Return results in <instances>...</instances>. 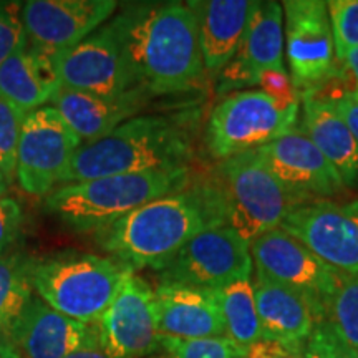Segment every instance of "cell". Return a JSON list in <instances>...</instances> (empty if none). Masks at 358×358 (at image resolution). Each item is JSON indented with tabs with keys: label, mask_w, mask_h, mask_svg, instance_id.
Returning <instances> with one entry per match:
<instances>
[{
	"label": "cell",
	"mask_w": 358,
	"mask_h": 358,
	"mask_svg": "<svg viewBox=\"0 0 358 358\" xmlns=\"http://www.w3.org/2000/svg\"><path fill=\"white\" fill-rule=\"evenodd\" d=\"M227 226V209L214 174L192 178L185 189L155 199L96 232L100 248L134 272H158L201 232Z\"/></svg>",
	"instance_id": "6da1fadb"
},
{
	"label": "cell",
	"mask_w": 358,
	"mask_h": 358,
	"mask_svg": "<svg viewBox=\"0 0 358 358\" xmlns=\"http://www.w3.org/2000/svg\"><path fill=\"white\" fill-rule=\"evenodd\" d=\"M111 24L122 40L133 82L148 96L201 87L206 69L198 22L187 3L131 6Z\"/></svg>",
	"instance_id": "7a4b0ae2"
},
{
	"label": "cell",
	"mask_w": 358,
	"mask_h": 358,
	"mask_svg": "<svg viewBox=\"0 0 358 358\" xmlns=\"http://www.w3.org/2000/svg\"><path fill=\"white\" fill-rule=\"evenodd\" d=\"M192 159L194 143L186 123L173 116H134L103 140L80 148L60 186L118 174L191 168Z\"/></svg>",
	"instance_id": "3957f363"
},
{
	"label": "cell",
	"mask_w": 358,
	"mask_h": 358,
	"mask_svg": "<svg viewBox=\"0 0 358 358\" xmlns=\"http://www.w3.org/2000/svg\"><path fill=\"white\" fill-rule=\"evenodd\" d=\"M192 178L191 168H181L88 179L55 187L43 206L73 231L96 234L141 206L185 189Z\"/></svg>",
	"instance_id": "277c9868"
},
{
	"label": "cell",
	"mask_w": 358,
	"mask_h": 358,
	"mask_svg": "<svg viewBox=\"0 0 358 358\" xmlns=\"http://www.w3.org/2000/svg\"><path fill=\"white\" fill-rule=\"evenodd\" d=\"M133 268L110 256L62 252L34 259V294L57 312L83 324H96Z\"/></svg>",
	"instance_id": "5b68a950"
},
{
	"label": "cell",
	"mask_w": 358,
	"mask_h": 358,
	"mask_svg": "<svg viewBox=\"0 0 358 358\" xmlns=\"http://www.w3.org/2000/svg\"><path fill=\"white\" fill-rule=\"evenodd\" d=\"M227 209V226L250 244L280 227L299 206L312 203L285 187L257 150L219 161L214 171Z\"/></svg>",
	"instance_id": "8992f818"
},
{
	"label": "cell",
	"mask_w": 358,
	"mask_h": 358,
	"mask_svg": "<svg viewBox=\"0 0 358 358\" xmlns=\"http://www.w3.org/2000/svg\"><path fill=\"white\" fill-rule=\"evenodd\" d=\"M301 101H285L261 88L222 96L206 123L204 145L213 159L224 161L259 150L299 127Z\"/></svg>",
	"instance_id": "52a82bcc"
},
{
	"label": "cell",
	"mask_w": 358,
	"mask_h": 358,
	"mask_svg": "<svg viewBox=\"0 0 358 358\" xmlns=\"http://www.w3.org/2000/svg\"><path fill=\"white\" fill-rule=\"evenodd\" d=\"M284 47L289 75L301 100L324 90L338 73L327 2L285 0Z\"/></svg>",
	"instance_id": "ba28073f"
},
{
	"label": "cell",
	"mask_w": 358,
	"mask_h": 358,
	"mask_svg": "<svg viewBox=\"0 0 358 358\" xmlns=\"http://www.w3.org/2000/svg\"><path fill=\"white\" fill-rule=\"evenodd\" d=\"M250 244L229 226L198 234L158 274V284L219 290L232 282L252 277Z\"/></svg>",
	"instance_id": "9c48e42d"
},
{
	"label": "cell",
	"mask_w": 358,
	"mask_h": 358,
	"mask_svg": "<svg viewBox=\"0 0 358 358\" xmlns=\"http://www.w3.org/2000/svg\"><path fill=\"white\" fill-rule=\"evenodd\" d=\"M82 146L78 134L52 106L27 115L15 173L22 189L32 196L50 194L60 186L66 168Z\"/></svg>",
	"instance_id": "30bf717a"
},
{
	"label": "cell",
	"mask_w": 358,
	"mask_h": 358,
	"mask_svg": "<svg viewBox=\"0 0 358 358\" xmlns=\"http://www.w3.org/2000/svg\"><path fill=\"white\" fill-rule=\"evenodd\" d=\"M280 229L340 274L358 275V201L302 204L284 219Z\"/></svg>",
	"instance_id": "8fae6325"
},
{
	"label": "cell",
	"mask_w": 358,
	"mask_h": 358,
	"mask_svg": "<svg viewBox=\"0 0 358 358\" xmlns=\"http://www.w3.org/2000/svg\"><path fill=\"white\" fill-rule=\"evenodd\" d=\"M96 332L111 358H150L159 353L155 289L136 272L128 275L96 322Z\"/></svg>",
	"instance_id": "7c38bea8"
},
{
	"label": "cell",
	"mask_w": 358,
	"mask_h": 358,
	"mask_svg": "<svg viewBox=\"0 0 358 358\" xmlns=\"http://www.w3.org/2000/svg\"><path fill=\"white\" fill-rule=\"evenodd\" d=\"M250 256L256 271L306 295L324 322L325 302L338 287L343 274L327 266L301 241L280 227L254 239L250 243Z\"/></svg>",
	"instance_id": "4fadbf2b"
},
{
	"label": "cell",
	"mask_w": 358,
	"mask_h": 358,
	"mask_svg": "<svg viewBox=\"0 0 358 358\" xmlns=\"http://www.w3.org/2000/svg\"><path fill=\"white\" fill-rule=\"evenodd\" d=\"M62 88L98 96H122L134 92L122 40L111 20L70 50L57 53Z\"/></svg>",
	"instance_id": "5bb4252c"
},
{
	"label": "cell",
	"mask_w": 358,
	"mask_h": 358,
	"mask_svg": "<svg viewBox=\"0 0 358 358\" xmlns=\"http://www.w3.org/2000/svg\"><path fill=\"white\" fill-rule=\"evenodd\" d=\"M116 8L115 0H29L22 22L32 47L62 53L96 32Z\"/></svg>",
	"instance_id": "9a60e30c"
},
{
	"label": "cell",
	"mask_w": 358,
	"mask_h": 358,
	"mask_svg": "<svg viewBox=\"0 0 358 358\" xmlns=\"http://www.w3.org/2000/svg\"><path fill=\"white\" fill-rule=\"evenodd\" d=\"M287 70L284 60V8L280 2H257L232 60L217 73V93L257 87L266 71Z\"/></svg>",
	"instance_id": "2e32d148"
},
{
	"label": "cell",
	"mask_w": 358,
	"mask_h": 358,
	"mask_svg": "<svg viewBox=\"0 0 358 358\" xmlns=\"http://www.w3.org/2000/svg\"><path fill=\"white\" fill-rule=\"evenodd\" d=\"M257 151L282 185L308 201L330 199L345 189L337 169L302 128L297 127Z\"/></svg>",
	"instance_id": "e0dca14e"
},
{
	"label": "cell",
	"mask_w": 358,
	"mask_h": 358,
	"mask_svg": "<svg viewBox=\"0 0 358 358\" xmlns=\"http://www.w3.org/2000/svg\"><path fill=\"white\" fill-rule=\"evenodd\" d=\"M98 337L96 324H83L45 303L37 294L10 327V338L22 358H65Z\"/></svg>",
	"instance_id": "ac0fdd59"
},
{
	"label": "cell",
	"mask_w": 358,
	"mask_h": 358,
	"mask_svg": "<svg viewBox=\"0 0 358 358\" xmlns=\"http://www.w3.org/2000/svg\"><path fill=\"white\" fill-rule=\"evenodd\" d=\"M254 295L264 338L274 340L301 357L322 317L315 306L299 290L280 284L254 268Z\"/></svg>",
	"instance_id": "d6986e66"
},
{
	"label": "cell",
	"mask_w": 358,
	"mask_h": 358,
	"mask_svg": "<svg viewBox=\"0 0 358 358\" xmlns=\"http://www.w3.org/2000/svg\"><path fill=\"white\" fill-rule=\"evenodd\" d=\"M155 301L161 338L226 337L216 290L158 284Z\"/></svg>",
	"instance_id": "ffe728a7"
},
{
	"label": "cell",
	"mask_w": 358,
	"mask_h": 358,
	"mask_svg": "<svg viewBox=\"0 0 358 358\" xmlns=\"http://www.w3.org/2000/svg\"><path fill=\"white\" fill-rule=\"evenodd\" d=\"M150 96L141 90L122 96H98L75 90L60 88L52 100V108L69 123L85 145L103 140L120 124L134 118L146 105Z\"/></svg>",
	"instance_id": "44dd1931"
},
{
	"label": "cell",
	"mask_w": 358,
	"mask_h": 358,
	"mask_svg": "<svg viewBox=\"0 0 358 358\" xmlns=\"http://www.w3.org/2000/svg\"><path fill=\"white\" fill-rule=\"evenodd\" d=\"M60 88L57 53L40 50L29 42L0 66V100L25 115L52 103Z\"/></svg>",
	"instance_id": "7402d4cb"
},
{
	"label": "cell",
	"mask_w": 358,
	"mask_h": 358,
	"mask_svg": "<svg viewBox=\"0 0 358 358\" xmlns=\"http://www.w3.org/2000/svg\"><path fill=\"white\" fill-rule=\"evenodd\" d=\"M187 6L198 22L204 69L217 75L236 55L257 0H194Z\"/></svg>",
	"instance_id": "603a6c76"
},
{
	"label": "cell",
	"mask_w": 358,
	"mask_h": 358,
	"mask_svg": "<svg viewBox=\"0 0 358 358\" xmlns=\"http://www.w3.org/2000/svg\"><path fill=\"white\" fill-rule=\"evenodd\" d=\"M302 103V131L337 169L345 187L358 186V143L332 100L306 96Z\"/></svg>",
	"instance_id": "cb8c5ba5"
},
{
	"label": "cell",
	"mask_w": 358,
	"mask_h": 358,
	"mask_svg": "<svg viewBox=\"0 0 358 358\" xmlns=\"http://www.w3.org/2000/svg\"><path fill=\"white\" fill-rule=\"evenodd\" d=\"M226 337L236 347L249 348L264 338L252 277H244L216 290Z\"/></svg>",
	"instance_id": "d4e9b609"
},
{
	"label": "cell",
	"mask_w": 358,
	"mask_h": 358,
	"mask_svg": "<svg viewBox=\"0 0 358 358\" xmlns=\"http://www.w3.org/2000/svg\"><path fill=\"white\" fill-rule=\"evenodd\" d=\"M34 259L24 254L0 257V324L10 329L34 295L30 268Z\"/></svg>",
	"instance_id": "484cf974"
},
{
	"label": "cell",
	"mask_w": 358,
	"mask_h": 358,
	"mask_svg": "<svg viewBox=\"0 0 358 358\" xmlns=\"http://www.w3.org/2000/svg\"><path fill=\"white\" fill-rule=\"evenodd\" d=\"M324 322L343 345L358 350V275H342L325 302Z\"/></svg>",
	"instance_id": "4316f807"
},
{
	"label": "cell",
	"mask_w": 358,
	"mask_h": 358,
	"mask_svg": "<svg viewBox=\"0 0 358 358\" xmlns=\"http://www.w3.org/2000/svg\"><path fill=\"white\" fill-rule=\"evenodd\" d=\"M243 348L236 347L227 337L214 338H161L159 358H241Z\"/></svg>",
	"instance_id": "83f0119b"
},
{
	"label": "cell",
	"mask_w": 358,
	"mask_h": 358,
	"mask_svg": "<svg viewBox=\"0 0 358 358\" xmlns=\"http://www.w3.org/2000/svg\"><path fill=\"white\" fill-rule=\"evenodd\" d=\"M27 115L10 103L0 100V173L8 185L15 181L17 153H19L20 133Z\"/></svg>",
	"instance_id": "f1b7e54d"
},
{
	"label": "cell",
	"mask_w": 358,
	"mask_h": 358,
	"mask_svg": "<svg viewBox=\"0 0 358 358\" xmlns=\"http://www.w3.org/2000/svg\"><path fill=\"white\" fill-rule=\"evenodd\" d=\"M327 10L332 25L335 58L340 62L358 47V0H330Z\"/></svg>",
	"instance_id": "f546056e"
},
{
	"label": "cell",
	"mask_w": 358,
	"mask_h": 358,
	"mask_svg": "<svg viewBox=\"0 0 358 358\" xmlns=\"http://www.w3.org/2000/svg\"><path fill=\"white\" fill-rule=\"evenodd\" d=\"M27 42L22 7L19 3L0 2V66Z\"/></svg>",
	"instance_id": "4dcf8cb0"
},
{
	"label": "cell",
	"mask_w": 358,
	"mask_h": 358,
	"mask_svg": "<svg viewBox=\"0 0 358 358\" xmlns=\"http://www.w3.org/2000/svg\"><path fill=\"white\" fill-rule=\"evenodd\" d=\"M301 358H347V353L345 347L335 337L332 329L325 322H320L307 340Z\"/></svg>",
	"instance_id": "1f68e13d"
},
{
	"label": "cell",
	"mask_w": 358,
	"mask_h": 358,
	"mask_svg": "<svg viewBox=\"0 0 358 358\" xmlns=\"http://www.w3.org/2000/svg\"><path fill=\"white\" fill-rule=\"evenodd\" d=\"M24 213L20 204L12 198H0V257L7 256V252L19 239Z\"/></svg>",
	"instance_id": "d6a6232c"
},
{
	"label": "cell",
	"mask_w": 358,
	"mask_h": 358,
	"mask_svg": "<svg viewBox=\"0 0 358 358\" xmlns=\"http://www.w3.org/2000/svg\"><path fill=\"white\" fill-rule=\"evenodd\" d=\"M332 100V103L335 105V108L345 120V123L348 124V128L352 129L353 136L358 143V95L357 93H342V95L335 96V98H329Z\"/></svg>",
	"instance_id": "836d02e7"
},
{
	"label": "cell",
	"mask_w": 358,
	"mask_h": 358,
	"mask_svg": "<svg viewBox=\"0 0 358 358\" xmlns=\"http://www.w3.org/2000/svg\"><path fill=\"white\" fill-rule=\"evenodd\" d=\"M338 64L337 77L343 83L350 85V92L358 95V47L347 53Z\"/></svg>",
	"instance_id": "e575fe53"
},
{
	"label": "cell",
	"mask_w": 358,
	"mask_h": 358,
	"mask_svg": "<svg viewBox=\"0 0 358 358\" xmlns=\"http://www.w3.org/2000/svg\"><path fill=\"white\" fill-rule=\"evenodd\" d=\"M65 358H111V357L103 350L100 345V338L96 337L95 340H92V342L85 343L83 347H80L77 350L69 353Z\"/></svg>",
	"instance_id": "d590c367"
},
{
	"label": "cell",
	"mask_w": 358,
	"mask_h": 358,
	"mask_svg": "<svg viewBox=\"0 0 358 358\" xmlns=\"http://www.w3.org/2000/svg\"><path fill=\"white\" fill-rule=\"evenodd\" d=\"M10 347H12L10 329H7L6 325L0 324V357H2Z\"/></svg>",
	"instance_id": "8d00e7d4"
},
{
	"label": "cell",
	"mask_w": 358,
	"mask_h": 358,
	"mask_svg": "<svg viewBox=\"0 0 358 358\" xmlns=\"http://www.w3.org/2000/svg\"><path fill=\"white\" fill-rule=\"evenodd\" d=\"M7 191H8V181L3 178V174L0 173V198H6Z\"/></svg>",
	"instance_id": "74e56055"
},
{
	"label": "cell",
	"mask_w": 358,
	"mask_h": 358,
	"mask_svg": "<svg viewBox=\"0 0 358 358\" xmlns=\"http://www.w3.org/2000/svg\"><path fill=\"white\" fill-rule=\"evenodd\" d=\"M0 358H22V357L19 355V352L15 350V347H13V343H12V347L8 348V350L3 353V355L0 357Z\"/></svg>",
	"instance_id": "f35d334b"
},
{
	"label": "cell",
	"mask_w": 358,
	"mask_h": 358,
	"mask_svg": "<svg viewBox=\"0 0 358 358\" xmlns=\"http://www.w3.org/2000/svg\"><path fill=\"white\" fill-rule=\"evenodd\" d=\"M345 353H347V358H358V350H352V348L345 347Z\"/></svg>",
	"instance_id": "ab89813d"
},
{
	"label": "cell",
	"mask_w": 358,
	"mask_h": 358,
	"mask_svg": "<svg viewBox=\"0 0 358 358\" xmlns=\"http://www.w3.org/2000/svg\"><path fill=\"white\" fill-rule=\"evenodd\" d=\"M150 358H159V357H158V355H155V357H150Z\"/></svg>",
	"instance_id": "60d3db41"
},
{
	"label": "cell",
	"mask_w": 358,
	"mask_h": 358,
	"mask_svg": "<svg viewBox=\"0 0 358 358\" xmlns=\"http://www.w3.org/2000/svg\"><path fill=\"white\" fill-rule=\"evenodd\" d=\"M241 358H245V353H244V355H243V357H241Z\"/></svg>",
	"instance_id": "b9f144b4"
},
{
	"label": "cell",
	"mask_w": 358,
	"mask_h": 358,
	"mask_svg": "<svg viewBox=\"0 0 358 358\" xmlns=\"http://www.w3.org/2000/svg\"><path fill=\"white\" fill-rule=\"evenodd\" d=\"M295 358H301V357H295Z\"/></svg>",
	"instance_id": "7bdbcfd3"
}]
</instances>
